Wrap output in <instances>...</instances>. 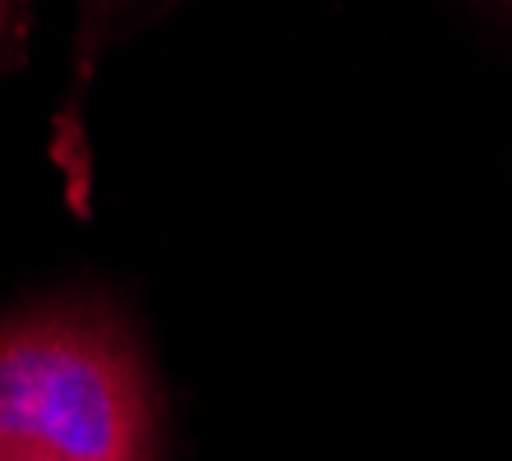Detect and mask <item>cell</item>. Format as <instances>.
Masks as SVG:
<instances>
[{"label": "cell", "instance_id": "obj_1", "mask_svg": "<svg viewBox=\"0 0 512 461\" xmlns=\"http://www.w3.org/2000/svg\"><path fill=\"white\" fill-rule=\"evenodd\" d=\"M153 457V379L116 309L56 300L0 319V461Z\"/></svg>", "mask_w": 512, "mask_h": 461}, {"label": "cell", "instance_id": "obj_2", "mask_svg": "<svg viewBox=\"0 0 512 461\" xmlns=\"http://www.w3.org/2000/svg\"><path fill=\"white\" fill-rule=\"evenodd\" d=\"M19 42H24V10L0 5V70L19 56Z\"/></svg>", "mask_w": 512, "mask_h": 461}]
</instances>
